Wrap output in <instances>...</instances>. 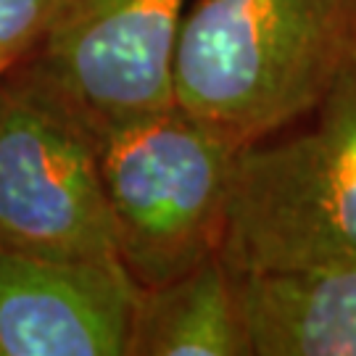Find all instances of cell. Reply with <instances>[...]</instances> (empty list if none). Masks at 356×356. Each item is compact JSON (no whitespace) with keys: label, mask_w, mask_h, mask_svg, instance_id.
<instances>
[{"label":"cell","mask_w":356,"mask_h":356,"mask_svg":"<svg viewBox=\"0 0 356 356\" xmlns=\"http://www.w3.org/2000/svg\"><path fill=\"white\" fill-rule=\"evenodd\" d=\"M356 69V0H198L175 51V103L251 145L304 122Z\"/></svg>","instance_id":"cell-1"},{"label":"cell","mask_w":356,"mask_h":356,"mask_svg":"<svg viewBox=\"0 0 356 356\" xmlns=\"http://www.w3.org/2000/svg\"><path fill=\"white\" fill-rule=\"evenodd\" d=\"M95 129L116 256L138 288L222 254L245 145L177 103Z\"/></svg>","instance_id":"cell-2"},{"label":"cell","mask_w":356,"mask_h":356,"mask_svg":"<svg viewBox=\"0 0 356 356\" xmlns=\"http://www.w3.org/2000/svg\"><path fill=\"white\" fill-rule=\"evenodd\" d=\"M304 122L238 156L219 254L229 272L356 256V69Z\"/></svg>","instance_id":"cell-3"},{"label":"cell","mask_w":356,"mask_h":356,"mask_svg":"<svg viewBox=\"0 0 356 356\" xmlns=\"http://www.w3.org/2000/svg\"><path fill=\"white\" fill-rule=\"evenodd\" d=\"M0 245L119 259L98 129L35 61L0 88Z\"/></svg>","instance_id":"cell-4"},{"label":"cell","mask_w":356,"mask_h":356,"mask_svg":"<svg viewBox=\"0 0 356 356\" xmlns=\"http://www.w3.org/2000/svg\"><path fill=\"white\" fill-rule=\"evenodd\" d=\"M188 0H53L29 61L95 127L175 103V51Z\"/></svg>","instance_id":"cell-5"},{"label":"cell","mask_w":356,"mask_h":356,"mask_svg":"<svg viewBox=\"0 0 356 356\" xmlns=\"http://www.w3.org/2000/svg\"><path fill=\"white\" fill-rule=\"evenodd\" d=\"M138 293L119 259L0 245V356H129Z\"/></svg>","instance_id":"cell-6"},{"label":"cell","mask_w":356,"mask_h":356,"mask_svg":"<svg viewBox=\"0 0 356 356\" xmlns=\"http://www.w3.org/2000/svg\"><path fill=\"white\" fill-rule=\"evenodd\" d=\"M232 277L251 356H356V256Z\"/></svg>","instance_id":"cell-7"},{"label":"cell","mask_w":356,"mask_h":356,"mask_svg":"<svg viewBox=\"0 0 356 356\" xmlns=\"http://www.w3.org/2000/svg\"><path fill=\"white\" fill-rule=\"evenodd\" d=\"M129 356H251L235 277L222 256L140 288Z\"/></svg>","instance_id":"cell-8"},{"label":"cell","mask_w":356,"mask_h":356,"mask_svg":"<svg viewBox=\"0 0 356 356\" xmlns=\"http://www.w3.org/2000/svg\"><path fill=\"white\" fill-rule=\"evenodd\" d=\"M53 0H0V88L38 51Z\"/></svg>","instance_id":"cell-9"}]
</instances>
